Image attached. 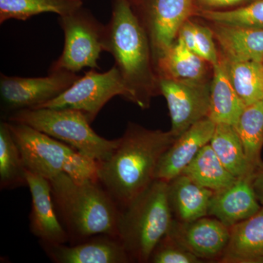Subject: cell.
Wrapping results in <instances>:
<instances>
[{
    "instance_id": "44dd1931",
    "label": "cell",
    "mask_w": 263,
    "mask_h": 263,
    "mask_svg": "<svg viewBox=\"0 0 263 263\" xmlns=\"http://www.w3.org/2000/svg\"><path fill=\"white\" fill-rule=\"evenodd\" d=\"M203 59L190 51L179 37L157 59L160 76L174 80L204 81L206 66Z\"/></svg>"
},
{
    "instance_id": "7c38bea8",
    "label": "cell",
    "mask_w": 263,
    "mask_h": 263,
    "mask_svg": "<svg viewBox=\"0 0 263 263\" xmlns=\"http://www.w3.org/2000/svg\"><path fill=\"white\" fill-rule=\"evenodd\" d=\"M26 180L32 197L31 232L43 243H67L68 234L57 214L49 181L29 171Z\"/></svg>"
},
{
    "instance_id": "e0dca14e",
    "label": "cell",
    "mask_w": 263,
    "mask_h": 263,
    "mask_svg": "<svg viewBox=\"0 0 263 263\" xmlns=\"http://www.w3.org/2000/svg\"><path fill=\"white\" fill-rule=\"evenodd\" d=\"M222 263H263V205L249 219L230 228Z\"/></svg>"
},
{
    "instance_id": "83f0119b",
    "label": "cell",
    "mask_w": 263,
    "mask_h": 263,
    "mask_svg": "<svg viewBox=\"0 0 263 263\" xmlns=\"http://www.w3.org/2000/svg\"><path fill=\"white\" fill-rule=\"evenodd\" d=\"M198 15L214 24L263 28V0H257L243 8L228 11L202 10Z\"/></svg>"
},
{
    "instance_id": "5b68a950",
    "label": "cell",
    "mask_w": 263,
    "mask_h": 263,
    "mask_svg": "<svg viewBox=\"0 0 263 263\" xmlns=\"http://www.w3.org/2000/svg\"><path fill=\"white\" fill-rule=\"evenodd\" d=\"M6 119L27 124L98 162L108 159L119 145V138L108 140L97 134L86 116L76 109H23L10 114Z\"/></svg>"
},
{
    "instance_id": "ac0fdd59",
    "label": "cell",
    "mask_w": 263,
    "mask_h": 263,
    "mask_svg": "<svg viewBox=\"0 0 263 263\" xmlns=\"http://www.w3.org/2000/svg\"><path fill=\"white\" fill-rule=\"evenodd\" d=\"M214 192L181 174L168 182L170 207L174 219L191 221L208 216Z\"/></svg>"
},
{
    "instance_id": "3957f363",
    "label": "cell",
    "mask_w": 263,
    "mask_h": 263,
    "mask_svg": "<svg viewBox=\"0 0 263 263\" xmlns=\"http://www.w3.org/2000/svg\"><path fill=\"white\" fill-rule=\"evenodd\" d=\"M49 182L69 239L77 243L100 235L118 238L120 209L98 181H77L62 173Z\"/></svg>"
},
{
    "instance_id": "cb8c5ba5",
    "label": "cell",
    "mask_w": 263,
    "mask_h": 263,
    "mask_svg": "<svg viewBox=\"0 0 263 263\" xmlns=\"http://www.w3.org/2000/svg\"><path fill=\"white\" fill-rule=\"evenodd\" d=\"M243 145L252 175L263 165V100L247 105L233 125Z\"/></svg>"
},
{
    "instance_id": "30bf717a",
    "label": "cell",
    "mask_w": 263,
    "mask_h": 263,
    "mask_svg": "<svg viewBox=\"0 0 263 263\" xmlns=\"http://www.w3.org/2000/svg\"><path fill=\"white\" fill-rule=\"evenodd\" d=\"M159 91L168 105L171 129L179 137L195 123L208 117L210 108L211 85L160 76Z\"/></svg>"
},
{
    "instance_id": "ba28073f",
    "label": "cell",
    "mask_w": 263,
    "mask_h": 263,
    "mask_svg": "<svg viewBox=\"0 0 263 263\" xmlns=\"http://www.w3.org/2000/svg\"><path fill=\"white\" fill-rule=\"evenodd\" d=\"M8 122L27 171L48 181L64 173L76 148L27 124Z\"/></svg>"
},
{
    "instance_id": "6da1fadb",
    "label": "cell",
    "mask_w": 263,
    "mask_h": 263,
    "mask_svg": "<svg viewBox=\"0 0 263 263\" xmlns=\"http://www.w3.org/2000/svg\"><path fill=\"white\" fill-rule=\"evenodd\" d=\"M177 138L171 130H152L130 123L113 154L98 162V182L120 210L155 181L161 158Z\"/></svg>"
},
{
    "instance_id": "5bb4252c",
    "label": "cell",
    "mask_w": 263,
    "mask_h": 263,
    "mask_svg": "<svg viewBox=\"0 0 263 263\" xmlns=\"http://www.w3.org/2000/svg\"><path fill=\"white\" fill-rule=\"evenodd\" d=\"M216 124L204 118L178 137L162 156L155 172V179L171 181L182 174L197 154L209 144Z\"/></svg>"
},
{
    "instance_id": "836d02e7",
    "label": "cell",
    "mask_w": 263,
    "mask_h": 263,
    "mask_svg": "<svg viewBox=\"0 0 263 263\" xmlns=\"http://www.w3.org/2000/svg\"><path fill=\"white\" fill-rule=\"evenodd\" d=\"M247 0H199V3L208 8H222L240 4Z\"/></svg>"
},
{
    "instance_id": "d6a6232c",
    "label": "cell",
    "mask_w": 263,
    "mask_h": 263,
    "mask_svg": "<svg viewBox=\"0 0 263 263\" xmlns=\"http://www.w3.org/2000/svg\"><path fill=\"white\" fill-rule=\"evenodd\" d=\"M251 181L257 200L263 205V165L254 173Z\"/></svg>"
},
{
    "instance_id": "d6986e66",
    "label": "cell",
    "mask_w": 263,
    "mask_h": 263,
    "mask_svg": "<svg viewBox=\"0 0 263 263\" xmlns=\"http://www.w3.org/2000/svg\"><path fill=\"white\" fill-rule=\"evenodd\" d=\"M215 25L214 37L226 60L263 62V28Z\"/></svg>"
},
{
    "instance_id": "484cf974",
    "label": "cell",
    "mask_w": 263,
    "mask_h": 263,
    "mask_svg": "<svg viewBox=\"0 0 263 263\" xmlns=\"http://www.w3.org/2000/svg\"><path fill=\"white\" fill-rule=\"evenodd\" d=\"M230 82L246 106L263 100V62L224 60Z\"/></svg>"
},
{
    "instance_id": "9c48e42d",
    "label": "cell",
    "mask_w": 263,
    "mask_h": 263,
    "mask_svg": "<svg viewBox=\"0 0 263 263\" xmlns=\"http://www.w3.org/2000/svg\"><path fill=\"white\" fill-rule=\"evenodd\" d=\"M80 76L65 71L49 72L46 77L0 75V95L7 117L23 109L37 108L60 96Z\"/></svg>"
},
{
    "instance_id": "ffe728a7",
    "label": "cell",
    "mask_w": 263,
    "mask_h": 263,
    "mask_svg": "<svg viewBox=\"0 0 263 263\" xmlns=\"http://www.w3.org/2000/svg\"><path fill=\"white\" fill-rule=\"evenodd\" d=\"M214 67L211 84L210 108L208 117L216 124L235 125L246 105L237 94L227 72L224 60Z\"/></svg>"
},
{
    "instance_id": "603a6c76",
    "label": "cell",
    "mask_w": 263,
    "mask_h": 263,
    "mask_svg": "<svg viewBox=\"0 0 263 263\" xmlns=\"http://www.w3.org/2000/svg\"><path fill=\"white\" fill-rule=\"evenodd\" d=\"M181 174L213 192L228 187L238 179L221 163L209 143L199 152Z\"/></svg>"
},
{
    "instance_id": "9a60e30c",
    "label": "cell",
    "mask_w": 263,
    "mask_h": 263,
    "mask_svg": "<svg viewBox=\"0 0 263 263\" xmlns=\"http://www.w3.org/2000/svg\"><path fill=\"white\" fill-rule=\"evenodd\" d=\"M193 1L152 0L148 10L147 31L157 59L176 41L180 28L191 13Z\"/></svg>"
},
{
    "instance_id": "277c9868",
    "label": "cell",
    "mask_w": 263,
    "mask_h": 263,
    "mask_svg": "<svg viewBox=\"0 0 263 263\" xmlns=\"http://www.w3.org/2000/svg\"><path fill=\"white\" fill-rule=\"evenodd\" d=\"M173 219L168 182L155 179L121 210L117 237L131 260L149 262L152 252L167 234Z\"/></svg>"
},
{
    "instance_id": "52a82bcc",
    "label": "cell",
    "mask_w": 263,
    "mask_h": 263,
    "mask_svg": "<svg viewBox=\"0 0 263 263\" xmlns=\"http://www.w3.org/2000/svg\"><path fill=\"white\" fill-rule=\"evenodd\" d=\"M60 25L65 34V46L61 56L52 63L49 72L76 73L85 67L100 69L98 60L104 51L105 25L81 8L60 16Z\"/></svg>"
},
{
    "instance_id": "8fae6325",
    "label": "cell",
    "mask_w": 263,
    "mask_h": 263,
    "mask_svg": "<svg viewBox=\"0 0 263 263\" xmlns=\"http://www.w3.org/2000/svg\"><path fill=\"white\" fill-rule=\"evenodd\" d=\"M166 235L200 260H219L229 243L230 228L213 216L191 221L174 219Z\"/></svg>"
},
{
    "instance_id": "1f68e13d",
    "label": "cell",
    "mask_w": 263,
    "mask_h": 263,
    "mask_svg": "<svg viewBox=\"0 0 263 263\" xmlns=\"http://www.w3.org/2000/svg\"><path fill=\"white\" fill-rule=\"evenodd\" d=\"M178 37L182 41L186 48L197 54L196 41L193 30V22L186 20L183 24L179 29Z\"/></svg>"
},
{
    "instance_id": "7a4b0ae2",
    "label": "cell",
    "mask_w": 263,
    "mask_h": 263,
    "mask_svg": "<svg viewBox=\"0 0 263 263\" xmlns=\"http://www.w3.org/2000/svg\"><path fill=\"white\" fill-rule=\"evenodd\" d=\"M150 40L144 26L133 11L129 0H115L110 22L105 25L104 51L114 57L124 82L136 98V105L146 108L158 86L152 71Z\"/></svg>"
},
{
    "instance_id": "8992f818",
    "label": "cell",
    "mask_w": 263,
    "mask_h": 263,
    "mask_svg": "<svg viewBox=\"0 0 263 263\" xmlns=\"http://www.w3.org/2000/svg\"><path fill=\"white\" fill-rule=\"evenodd\" d=\"M116 96H122L136 104L135 95L114 65L105 72L91 69L83 77L80 76L60 96L36 108L76 109L82 112L91 123L105 104Z\"/></svg>"
},
{
    "instance_id": "2e32d148",
    "label": "cell",
    "mask_w": 263,
    "mask_h": 263,
    "mask_svg": "<svg viewBox=\"0 0 263 263\" xmlns=\"http://www.w3.org/2000/svg\"><path fill=\"white\" fill-rule=\"evenodd\" d=\"M259 203L251 178H240L231 186L214 192L209 203L208 216L232 227L249 219L258 212Z\"/></svg>"
},
{
    "instance_id": "4dcf8cb0",
    "label": "cell",
    "mask_w": 263,
    "mask_h": 263,
    "mask_svg": "<svg viewBox=\"0 0 263 263\" xmlns=\"http://www.w3.org/2000/svg\"><path fill=\"white\" fill-rule=\"evenodd\" d=\"M197 54L213 66L219 62L217 51L214 44V34L212 29L193 22Z\"/></svg>"
},
{
    "instance_id": "d4e9b609",
    "label": "cell",
    "mask_w": 263,
    "mask_h": 263,
    "mask_svg": "<svg viewBox=\"0 0 263 263\" xmlns=\"http://www.w3.org/2000/svg\"><path fill=\"white\" fill-rule=\"evenodd\" d=\"M82 5L81 0H0V24L11 19L27 21L46 13L64 16L80 9Z\"/></svg>"
},
{
    "instance_id": "4316f807",
    "label": "cell",
    "mask_w": 263,
    "mask_h": 263,
    "mask_svg": "<svg viewBox=\"0 0 263 263\" xmlns=\"http://www.w3.org/2000/svg\"><path fill=\"white\" fill-rule=\"evenodd\" d=\"M26 170L18 145L6 120L0 123V186L13 189L27 185Z\"/></svg>"
},
{
    "instance_id": "f546056e",
    "label": "cell",
    "mask_w": 263,
    "mask_h": 263,
    "mask_svg": "<svg viewBox=\"0 0 263 263\" xmlns=\"http://www.w3.org/2000/svg\"><path fill=\"white\" fill-rule=\"evenodd\" d=\"M98 161L76 151L66 164L64 174L77 181H98Z\"/></svg>"
},
{
    "instance_id": "f1b7e54d",
    "label": "cell",
    "mask_w": 263,
    "mask_h": 263,
    "mask_svg": "<svg viewBox=\"0 0 263 263\" xmlns=\"http://www.w3.org/2000/svg\"><path fill=\"white\" fill-rule=\"evenodd\" d=\"M150 262L198 263L200 259L167 235L159 242L151 256Z\"/></svg>"
},
{
    "instance_id": "4fadbf2b",
    "label": "cell",
    "mask_w": 263,
    "mask_h": 263,
    "mask_svg": "<svg viewBox=\"0 0 263 263\" xmlns=\"http://www.w3.org/2000/svg\"><path fill=\"white\" fill-rule=\"evenodd\" d=\"M43 243L48 257L57 263H127V251L117 237L100 235L72 246Z\"/></svg>"
},
{
    "instance_id": "7402d4cb",
    "label": "cell",
    "mask_w": 263,
    "mask_h": 263,
    "mask_svg": "<svg viewBox=\"0 0 263 263\" xmlns=\"http://www.w3.org/2000/svg\"><path fill=\"white\" fill-rule=\"evenodd\" d=\"M209 144L221 163L235 178L252 177L243 145L233 125L216 124Z\"/></svg>"
}]
</instances>
